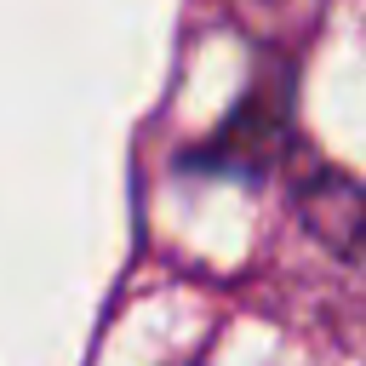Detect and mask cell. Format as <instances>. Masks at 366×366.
<instances>
[{
  "mask_svg": "<svg viewBox=\"0 0 366 366\" xmlns=\"http://www.w3.org/2000/svg\"><path fill=\"white\" fill-rule=\"evenodd\" d=\"M297 212L315 229V240H326L337 257L366 263V183L332 166H315L297 183Z\"/></svg>",
  "mask_w": 366,
  "mask_h": 366,
  "instance_id": "1",
  "label": "cell"
}]
</instances>
